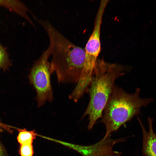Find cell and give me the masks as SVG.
I'll list each match as a JSON object with an SVG mask.
<instances>
[{"mask_svg": "<svg viewBox=\"0 0 156 156\" xmlns=\"http://www.w3.org/2000/svg\"><path fill=\"white\" fill-rule=\"evenodd\" d=\"M0 5L22 16L34 27L35 25L27 14L30 11L25 5L19 0H0Z\"/></svg>", "mask_w": 156, "mask_h": 156, "instance_id": "obj_7", "label": "cell"}, {"mask_svg": "<svg viewBox=\"0 0 156 156\" xmlns=\"http://www.w3.org/2000/svg\"><path fill=\"white\" fill-rule=\"evenodd\" d=\"M121 154V153L114 151L113 149H111L103 153L101 156H120Z\"/></svg>", "mask_w": 156, "mask_h": 156, "instance_id": "obj_11", "label": "cell"}, {"mask_svg": "<svg viewBox=\"0 0 156 156\" xmlns=\"http://www.w3.org/2000/svg\"><path fill=\"white\" fill-rule=\"evenodd\" d=\"M11 65L7 48L3 46L0 42V69L5 70Z\"/></svg>", "mask_w": 156, "mask_h": 156, "instance_id": "obj_9", "label": "cell"}, {"mask_svg": "<svg viewBox=\"0 0 156 156\" xmlns=\"http://www.w3.org/2000/svg\"><path fill=\"white\" fill-rule=\"evenodd\" d=\"M140 92V88H136L134 93H129L114 84L100 121L106 128L103 138L110 136L135 116H138L141 107H146L153 101L152 98H141Z\"/></svg>", "mask_w": 156, "mask_h": 156, "instance_id": "obj_3", "label": "cell"}, {"mask_svg": "<svg viewBox=\"0 0 156 156\" xmlns=\"http://www.w3.org/2000/svg\"><path fill=\"white\" fill-rule=\"evenodd\" d=\"M35 19L47 33L51 47L52 59L50 63L51 74L55 73L58 82L77 83L84 65L85 49L70 42L47 21Z\"/></svg>", "mask_w": 156, "mask_h": 156, "instance_id": "obj_1", "label": "cell"}, {"mask_svg": "<svg viewBox=\"0 0 156 156\" xmlns=\"http://www.w3.org/2000/svg\"><path fill=\"white\" fill-rule=\"evenodd\" d=\"M18 131L17 140L20 145L33 144V140L36 139V135L35 130L28 131L24 129H19Z\"/></svg>", "mask_w": 156, "mask_h": 156, "instance_id": "obj_8", "label": "cell"}, {"mask_svg": "<svg viewBox=\"0 0 156 156\" xmlns=\"http://www.w3.org/2000/svg\"><path fill=\"white\" fill-rule=\"evenodd\" d=\"M108 0H101L96 16L93 32L85 47V63L94 64L101 49L100 34L103 16Z\"/></svg>", "mask_w": 156, "mask_h": 156, "instance_id": "obj_5", "label": "cell"}, {"mask_svg": "<svg viewBox=\"0 0 156 156\" xmlns=\"http://www.w3.org/2000/svg\"><path fill=\"white\" fill-rule=\"evenodd\" d=\"M34 153L32 144L20 145L19 153L21 156H33Z\"/></svg>", "mask_w": 156, "mask_h": 156, "instance_id": "obj_10", "label": "cell"}, {"mask_svg": "<svg viewBox=\"0 0 156 156\" xmlns=\"http://www.w3.org/2000/svg\"><path fill=\"white\" fill-rule=\"evenodd\" d=\"M51 55V47L43 52L31 68L28 78L30 83L36 93V99L37 106L40 107L46 102H51L53 98L51 82L50 63L48 61Z\"/></svg>", "mask_w": 156, "mask_h": 156, "instance_id": "obj_4", "label": "cell"}, {"mask_svg": "<svg viewBox=\"0 0 156 156\" xmlns=\"http://www.w3.org/2000/svg\"><path fill=\"white\" fill-rule=\"evenodd\" d=\"M138 118L142 133V155L156 156V133L153 129V118L150 117L148 118L149 127L148 131L145 129L138 116Z\"/></svg>", "mask_w": 156, "mask_h": 156, "instance_id": "obj_6", "label": "cell"}, {"mask_svg": "<svg viewBox=\"0 0 156 156\" xmlns=\"http://www.w3.org/2000/svg\"><path fill=\"white\" fill-rule=\"evenodd\" d=\"M3 148L0 142V156H3Z\"/></svg>", "mask_w": 156, "mask_h": 156, "instance_id": "obj_12", "label": "cell"}, {"mask_svg": "<svg viewBox=\"0 0 156 156\" xmlns=\"http://www.w3.org/2000/svg\"><path fill=\"white\" fill-rule=\"evenodd\" d=\"M129 70L127 66L108 63L98 58L86 92L89 94V102L82 117L89 116L88 130L102 117L103 110L112 92L115 80Z\"/></svg>", "mask_w": 156, "mask_h": 156, "instance_id": "obj_2", "label": "cell"}]
</instances>
